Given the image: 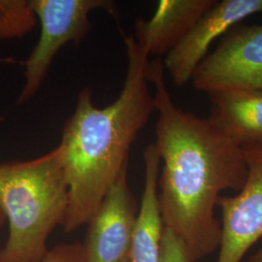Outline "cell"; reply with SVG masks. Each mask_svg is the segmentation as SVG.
<instances>
[{"instance_id": "1", "label": "cell", "mask_w": 262, "mask_h": 262, "mask_svg": "<svg viewBox=\"0 0 262 262\" xmlns=\"http://www.w3.org/2000/svg\"><path fill=\"white\" fill-rule=\"evenodd\" d=\"M161 58L149 61L158 113L156 148L162 162L159 209L164 227L184 242L197 262L220 249L222 225L215 209L222 192H239L248 167L243 148L210 118L178 108L164 79Z\"/></svg>"}, {"instance_id": "2", "label": "cell", "mask_w": 262, "mask_h": 262, "mask_svg": "<svg viewBox=\"0 0 262 262\" xmlns=\"http://www.w3.org/2000/svg\"><path fill=\"white\" fill-rule=\"evenodd\" d=\"M127 68L122 93L103 109L86 88L77 98L57 146L69 187V207L62 228L71 233L89 225L122 170L131 146L156 112L148 75L149 55L134 36L122 34Z\"/></svg>"}, {"instance_id": "3", "label": "cell", "mask_w": 262, "mask_h": 262, "mask_svg": "<svg viewBox=\"0 0 262 262\" xmlns=\"http://www.w3.org/2000/svg\"><path fill=\"white\" fill-rule=\"evenodd\" d=\"M69 187L58 147L38 159L0 165V208L9 225L0 262H43L49 236L63 225Z\"/></svg>"}, {"instance_id": "4", "label": "cell", "mask_w": 262, "mask_h": 262, "mask_svg": "<svg viewBox=\"0 0 262 262\" xmlns=\"http://www.w3.org/2000/svg\"><path fill=\"white\" fill-rule=\"evenodd\" d=\"M40 21L37 44L28 59L19 63L25 68V84L16 101L28 102L42 86L56 54L69 43L79 44L92 28L90 14L96 9L116 15V4L108 0H30Z\"/></svg>"}, {"instance_id": "5", "label": "cell", "mask_w": 262, "mask_h": 262, "mask_svg": "<svg viewBox=\"0 0 262 262\" xmlns=\"http://www.w3.org/2000/svg\"><path fill=\"white\" fill-rule=\"evenodd\" d=\"M199 92L262 90V24L236 28L197 67L191 78Z\"/></svg>"}, {"instance_id": "6", "label": "cell", "mask_w": 262, "mask_h": 262, "mask_svg": "<svg viewBox=\"0 0 262 262\" xmlns=\"http://www.w3.org/2000/svg\"><path fill=\"white\" fill-rule=\"evenodd\" d=\"M248 173L239 192L219 198L222 241L216 262H241L262 237V146L243 148Z\"/></svg>"}, {"instance_id": "7", "label": "cell", "mask_w": 262, "mask_h": 262, "mask_svg": "<svg viewBox=\"0 0 262 262\" xmlns=\"http://www.w3.org/2000/svg\"><path fill=\"white\" fill-rule=\"evenodd\" d=\"M137 213L126 166L89 223L84 244L86 261H128Z\"/></svg>"}, {"instance_id": "8", "label": "cell", "mask_w": 262, "mask_h": 262, "mask_svg": "<svg viewBox=\"0 0 262 262\" xmlns=\"http://www.w3.org/2000/svg\"><path fill=\"white\" fill-rule=\"evenodd\" d=\"M259 13H262V0L215 1L162 60L174 84L181 86L191 81L215 39L239 21Z\"/></svg>"}, {"instance_id": "9", "label": "cell", "mask_w": 262, "mask_h": 262, "mask_svg": "<svg viewBox=\"0 0 262 262\" xmlns=\"http://www.w3.org/2000/svg\"><path fill=\"white\" fill-rule=\"evenodd\" d=\"M216 0H160L154 16L135 20L132 34L150 56H166Z\"/></svg>"}, {"instance_id": "10", "label": "cell", "mask_w": 262, "mask_h": 262, "mask_svg": "<svg viewBox=\"0 0 262 262\" xmlns=\"http://www.w3.org/2000/svg\"><path fill=\"white\" fill-rule=\"evenodd\" d=\"M145 182L128 262H159L164 225L159 202L160 159L155 143L144 150Z\"/></svg>"}, {"instance_id": "11", "label": "cell", "mask_w": 262, "mask_h": 262, "mask_svg": "<svg viewBox=\"0 0 262 262\" xmlns=\"http://www.w3.org/2000/svg\"><path fill=\"white\" fill-rule=\"evenodd\" d=\"M210 119L240 147L262 146V90H227L209 94Z\"/></svg>"}, {"instance_id": "12", "label": "cell", "mask_w": 262, "mask_h": 262, "mask_svg": "<svg viewBox=\"0 0 262 262\" xmlns=\"http://www.w3.org/2000/svg\"><path fill=\"white\" fill-rule=\"evenodd\" d=\"M159 262H193L186 245L166 227L163 229Z\"/></svg>"}, {"instance_id": "13", "label": "cell", "mask_w": 262, "mask_h": 262, "mask_svg": "<svg viewBox=\"0 0 262 262\" xmlns=\"http://www.w3.org/2000/svg\"><path fill=\"white\" fill-rule=\"evenodd\" d=\"M43 262H88L84 244L63 243L49 250Z\"/></svg>"}, {"instance_id": "14", "label": "cell", "mask_w": 262, "mask_h": 262, "mask_svg": "<svg viewBox=\"0 0 262 262\" xmlns=\"http://www.w3.org/2000/svg\"><path fill=\"white\" fill-rule=\"evenodd\" d=\"M5 0H0V37L2 33V28H3V17H4V11H5Z\"/></svg>"}, {"instance_id": "15", "label": "cell", "mask_w": 262, "mask_h": 262, "mask_svg": "<svg viewBox=\"0 0 262 262\" xmlns=\"http://www.w3.org/2000/svg\"><path fill=\"white\" fill-rule=\"evenodd\" d=\"M247 262H262V247L256 251V253L250 256Z\"/></svg>"}, {"instance_id": "16", "label": "cell", "mask_w": 262, "mask_h": 262, "mask_svg": "<svg viewBox=\"0 0 262 262\" xmlns=\"http://www.w3.org/2000/svg\"><path fill=\"white\" fill-rule=\"evenodd\" d=\"M5 222H6V216H5L4 213L2 212V210L0 208V228L2 227V225H4Z\"/></svg>"}, {"instance_id": "17", "label": "cell", "mask_w": 262, "mask_h": 262, "mask_svg": "<svg viewBox=\"0 0 262 262\" xmlns=\"http://www.w3.org/2000/svg\"><path fill=\"white\" fill-rule=\"evenodd\" d=\"M126 262H128V261H126Z\"/></svg>"}]
</instances>
